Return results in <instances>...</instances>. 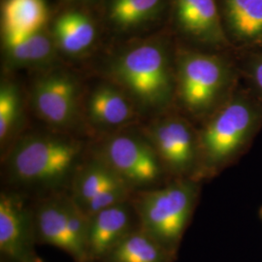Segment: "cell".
Here are the masks:
<instances>
[{"label": "cell", "mask_w": 262, "mask_h": 262, "mask_svg": "<svg viewBox=\"0 0 262 262\" xmlns=\"http://www.w3.org/2000/svg\"><path fill=\"white\" fill-rule=\"evenodd\" d=\"M177 41L167 27L117 42L103 58L101 77L121 88L142 117L174 108Z\"/></svg>", "instance_id": "1"}, {"label": "cell", "mask_w": 262, "mask_h": 262, "mask_svg": "<svg viewBox=\"0 0 262 262\" xmlns=\"http://www.w3.org/2000/svg\"><path fill=\"white\" fill-rule=\"evenodd\" d=\"M231 52H210L177 42L174 107L204 122L237 90L240 70Z\"/></svg>", "instance_id": "2"}, {"label": "cell", "mask_w": 262, "mask_h": 262, "mask_svg": "<svg viewBox=\"0 0 262 262\" xmlns=\"http://www.w3.org/2000/svg\"><path fill=\"white\" fill-rule=\"evenodd\" d=\"M83 143L64 132L21 135L4 155L11 184L33 190H56L70 186L80 167Z\"/></svg>", "instance_id": "3"}, {"label": "cell", "mask_w": 262, "mask_h": 262, "mask_svg": "<svg viewBox=\"0 0 262 262\" xmlns=\"http://www.w3.org/2000/svg\"><path fill=\"white\" fill-rule=\"evenodd\" d=\"M261 122V102L253 93L237 89L198 131L199 167L222 168L243 149Z\"/></svg>", "instance_id": "4"}, {"label": "cell", "mask_w": 262, "mask_h": 262, "mask_svg": "<svg viewBox=\"0 0 262 262\" xmlns=\"http://www.w3.org/2000/svg\"><path fill=\"white\" fill-rule=\"evenodd\" d=\"M199 187L191 178L142 190L132 200L138 225L176 255L196 203Z\"/></svg>", "instance_id": "5"}, {"label": "cell", "mask_w": 262, "mask_h": 262, "mask_svg": "<svg viewBox=\"0 0 262 262\" xmlns=\"http://www.w3.org/2000/svg\"><path fill=\"white\" fill-rule=\"evenodd\" d=\"M84 92L75 73L61 64L39 71L29 90V103L54 131L74 128L83 119Z\"/></svg>", "instance_id": "6"}, {"label": "cell", "mask_w": 262, "mask_h": 262, "mask_svg": "<svg viewBox=\"0 0 262 262\" xmlns=\"http://www.w3.org/2000/svg\"><path fill=\"white\" fill-rule=\"evenodd\" d=\"M94 156L106 163L132 190L157 187L166 174L141 130L127 127L112 132L96 147Z\"/></svg>", "instance_id": "7"}, {"label": "cell", "mask_w": 262, "mask_h": 262, "mask_svg": "<svg viewBox=\"0 0 262 262\" xmlns=\"http://www.w3.org/2000/svg\"><path fill=\"white\" fill-rule=\"evenodd\" d=\"M141 132L150 142L166 173L191 178L199 168L198 132L183 113L170 109L154 118Z\"/></svg>", "instance_id": "8"}, {"label": "cell", "mask_w": 262, "mask_h": 262, "mask_svg": "<svg viewBox=\"0 0 262 262\" xmlns=\"http://www.w3.org/2000/svg\"><path fill=\"white\" fill-rule=\"evenodd\" d=\"M33 214L37 243L56 247L75 262H90L86 250L89 217L71 197L44 200Z\"/></svg>", "instance_id": "9"}, {"label": "cell", "mask_w": 262, "mask_h": 262, "mask_svg": "<svg viewBox=\"0 0 262 262\" xmlns=\"http://www.w3.org/2000/svg\"><path fill=\"white\" fill-rule=\"evenodd\" d=\"M166 27L185 46L210 52L234 50L226 35L217 0H169Z\"/></svg>", "instance_id": "10"}, {"label": "cell", "mask_w": 262, "mask_h": 262, "mask_svg": "<svg viewBox=\"0 0 262 262\" xmlns=\"http://www.w3.org/2000/svg\"><path fill=\"white\" fill-rule=\"evenodd\" d=\"M101 26L116 42L142 37L165 28L169 0H102Z\"/></svg>", "instance_id": "11"}, {"label": "cell", "mask_w": 262, "mask_h": 262, "mask_svg": "<svg viewBox=\"0 0 262 262\" xmlns=\"http://www.w3.org/2000/svg\"><path fill=\"white\" fill-rule=\"evenodd\" d=\"M69 187V196L88 217L129 200L133 191L112 169L94 156L80 165Z\"/></svg>", "instance_id": "12"}, {"label": "cell", "mask_w": 262, "mask_h": 262, "mask_svg": "<svg viewBox=\"0 0 262 262\" xmlns=\"http://www.w3.org/2000/svg\"><path fill=\"white\" fill-rule=\"evenodd\" d=\"M34 214L18 191L0 194V253L12 262H44L35 251Z\"/></svg>", "instance_id": "13"}, {"label": "cell", "mask_w": 262, "mask_h": 262, "mask_svg": "<svg viewBox=\"0 0 262 262\" xmlns=\"http://www.w3.org/2000/svg\"><path fill=\"white\" fill-rule=\"evenodd\" d=\"M142 118L130 97L111 81H101L84 94L83 119L96 130H122Z\"/></svg>", "instance_id": "14"}, {"label": "cell", "mask_w": 262, "mask_h": 262, "mask_svg": "<svg viewBox=\"0 0 262 262\" xmlns=\"http://www.w3.org/2000/svg\"><path fill=\"white\" fill-rule=\"evenodd\" d=\"M100 26L88 7L66 6L52 19L49 28L62 58L84 59L97 47Z\"/></svg>", "instance_id": "15"}, {"label": "cell", "mask_w": 262, "mask_h": 262, "mask_svg": "<svg viewBox=\"0 0 262 262\" xmlns=\"http://www.w3.org/2000/svg\"><path fill=\"white\" fill-rule=\"evenodd\" d=\"M132 200L103 209L89 217L86 250L90 262H102L113 249L138 227Z\"/></svg>", "instance_id": "16"}, {"label": "cell", "mask_w": 262, "mask_h": 262, "mask_svg": "<svg viewBox=\"0 0 262 262\" xmlns=\"http://www.w3.org/2000/svg\"><path fill=\"white\" fill-rule=\"evenodd\" d=\"M1 41L5 71L28 69L39 72L62 63V57L49 28L25 36Z\"/></svg>", "instance_id": "17"}, {"label": "cell", "mask_w": 262, "mask_h": 262, "mask_svg": "<svg viewBox=\"0 0 262 262\" xmlns=\"http://www.w3.org/2000/svg\"><path fill=\"white\" fill-rule=\"evenodd\" d=\"M226 35L235 50L262 47V0H217Z\"/></svg>", "instance_id": "18"}, {"label": "cell", "mask_w": 262, "mask_h": 262, "mask_svg": "<svg viewBox=\"0 0 262 262\" xmlns=\"http://www.w3.org/2000/svg\"><path fill=\"white\" fill-rule=\"evenodd\" d=\"M51 20L46 0L1 1V40L35 33L49 28Z\"/></svg>", "instance_id": "19"}, {"label": "cell", "mask_w": 262, "mask_h": 262, "mask_svg": "<svg viewBox=\"0 0 262 262\" xmlns=\"http://www.w3.org/2000/svg\"><path fill=\"white\" fill-rule=\"evenodd\" d=\"M175 257L138 225L102 262H173Z\"/></svg>", "instance_id": "20"}, {"label": "cell", "mask_w": 262, "mask_h": 262, "mask_svg": "<svg viewBox=\"0 0 262 262\" xmlns=\"http://www.w3.org/2000/svg\"><path fill=\"white\" fill-rule=\"evenodd\" d=\"M25 121V100L19 84L3 78L0 84V148L4 156L18 140Z\"/></svg>", "instance_id": "21"}, {"label": "cell", "mask_w": 262, "mask_h": 262, "mask_svg": "<svg viewBox=\"0 0 262 262\" xmlns=\"http://www.w3.org/2000/svg\"><path fill=\"white\" fill-rule=\"evenodd\" d=\"M243 52L240 61H237L240 73L249 81L253 94L262 103V47Z\"/></svg>", "instance_id": "22"}, {"label": "cell", "mask_w": 262, "mask_h": 262, "mask_svg": "<svg viewBox=\"0 0 262 262\" xmlns=\"http://www.w3.org/2000/svg\"><path fill=\"white\" fill-rule=\"evenodd\" d=\"M66 6H82L91 7L93 5H100L102 0H60Z\"/></svg>", "instance_id": "23"}, {"label": "cell", "mask_w": 262, "mask_h": 262, "mask_svg": "<svg viewBox=\"0 0 262 262\" xmlns=\"http://www.w3.org/2000/svg\"><path fill=\"white\" fill-rule=\"evenodd\" d=\"M1 262H12V261H10V260H8V259H6V258H3V257H2V258H1Z\"/></svg>", "instance_id": "24"}]
</instances>
